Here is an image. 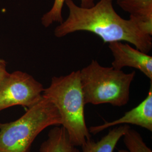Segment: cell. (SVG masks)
Wrapping results in <instances>:
<instances>
[{"instance_id":"cell-1","label":"cell","mask_w":152,"mask_h":152,"mask_svg":"<svg viewBox=\"0 0 152 152\" xmlns=\"http://www.w3.org/2000/svg\"><path fill=\"white\" fill-rule=\"evenodd\" d=\"M114 0H98L91 7L77 5L73 0H65L68 16L55 28L58 38L78 31L91 32L102 38L104 43L121 41L133 45L148 54L152 50V36L142 32L131 19H125L114 10Z\"/></svg>"},{"instance_id":"cell-2","label":"cell","mask_w":152,"mask_h":152,"mask_svg":"<svg viewBox=\"0 0 152 152\" xmlns=\"http://www.w3.org/2000/svg\"><path fill=\"white\" fill-rule=\"evenodd\" d=\"M42 96L53 103L60 114L61 125L72 143L82 147L91 139L85 121L83 95L80 70L65 76L54 77Z\"/></svg>"},{"instance_id":"cell-3","label":"cell","mask_w":152,"mask_h":152,"mask_svg":"<svg viewBox=\"0 0 152 152\" xmlns=\"http://www.w3.org/2000/svg\"><path fill=\"white\" fill-rule=\"evenodd\" d=\"M135 74V71L126 73L112 66H103L97 60H92L80 70L85 104H109L118 107L126 105Z\"/></svg>"},{"instance_id":"cell-4","label":"cell","mask_w":152,"mask_h":152,"mask_svg":"<svg viewBox=\"0 0 152 152\" xmlns=\"http://www.w3.org/2000/svg\"><path fill=\"white\" fill-rule=\"evenodd\" d=\"M56 107L42 96L19 119L0 123V152H30L36 137L51 126H61Z\"/></svg>"},{"instance_id":"cell-5","label":"cell","mask_w":152,"mask_h":152,"mask_svg":"<svg viewBox=\"0 0 152 152\" xmlns=\"http://www.w3.org/2000/svg\"><path fill=\"white\" fill-rule=\"evenodd\" d=\"M44 90L43 85L28 73L9 74L0 85V112L15 105L29 108L42 98Z\"/></svg>"},{"instance_id":"cell-6","label":"cell","mask_w":152,"mask_h":152,"mask_svg":"<svg viewBox=\"0 0 152 152\" xmlns=\"http://www.w3.org/2000/svg\"><path fill=\"white\" fill-rule=\"evenodd\" d=\"M109 48L113 56L112 67L118 70L125 67L135 68L152 81V56L121 41L109 43Z\"/></svg>"},{"instance_id":"cell-7","label":"cell","mask_w":152,"mask_h":152,"mask_svg":"<svg viewBox=\"0 0 152 152\" xmlns=\"http://www.w3.org/2000/svg\"><path fill=\"white\" fill-rule=\"evenodd\" d=\"M122 125L138 126L152 131V82L146 98L136 107L125 113L118 120L106 122L103 124L91 126L90 134L96 135L109 127Z\"/></svg>"},{"instance_id":"cell-8","label":"cell","mask_w":152,"mask_h":152,"mask_svg":"<svg viewBox=\"0 0 152 152\" xmlns=\"http://www.w3.org/2000/svg\"><path fill=\"white\" fill-rule=\"evenodd\" d=\"M117 4L142 32L152 36V0H117Z\"/></svg>"},{"instance_id":"cell-9","label":"cell","mask_w":152,"mask_h":152,"mask_svg":"<svg viewBox=\"0 0 152 152\" xmlns=\"http://www.w3.org/2000/svg\"><path fill=\"white\" fill-rule=\"evenodd\" d=\"M77 147L72 143L63 126H56L49 131L38 152H80Z\"/></svg>"},{"instance_id":"cell-10","label":"cell","mask_w":152,"mask_h":152,"mask_svg":"<svg viewBox=\"0 0 152 152\" xmlns=\"http://www.w3.org/2000/svg\"><path fill=\"white\" fill-rule=\"evenodd\" d=\"M130 127L129 125L116 126L99 141L90 140L82 146L80 152H113L117 144Z\"/></svg>"},{"instance_id":"cell-11","label":"cell","mask_w":152,"mask_h":152,"mask_svg":"<svg viewBox=\"0 0 152 152\" xmlns=\"http://www.w3.org/2000/svg\"><path fill=\"white\" fill-rule=\"evenodd\" d=\"M65 0H54L53 5L50 11L44 14L41 18V23L45 27H48L54 23H61L63 20L62 9ZM98 0H81V7H91L95 5V1Z\"/></svg>"},{"instance_id":"cell-12","label":"cell","mask_w":152,"mask_h":152,"mask_svg":"<svg viewBox=\"0 0 152 152\" xmlns=\"http://www.w3.org/2000/svg\"><path fill=\"white\" fill-rule=\"evenodd\" d=\"M9 75L6 70V63L4 60H0V85Z\"/></svg>"},{"instance_id":"cell-13","label":"cell","mask_w":152,"mask_h":152,"mask_svg":"<svg viewBox=\"0 0 152 152\" xmlns=\"http://www.w3.org/2000/svg\"><path fill=\"white\" fill-rule=\"evenodd\" d=\"M137 152H152V151L148 148H142L140 150H139Z\"/></svg>"},{"instance_id":"cell-14","label":"cell","mask_w":152,"mask_h":152,"mask_svg":"<svg viewBox=\"0 0 152 152\" xmlns=\"http://www.w3.org/2000/svg\"><path fill=\"white\" fill-rule=\"evenodd\" d=\"M118 152H129L127 150H125V149H120L118 151Z\"/></svg>"}]
</instances>
